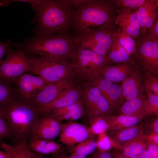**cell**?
Returning <instances> with one entry per match:
<instances>
[{"mask_svg": "<svg viewBox=\"0 0 158 158\" xmlns=\"http://www.w3.org/2000/svg\"><path fill=\"white\" fill-rule=\"evenodd\" d=\"M11 3V0H0V7L8 6Z\"/></svg>", "mask_w": 158, "mask_h": 158, "instance_id": "obj_49", "label": "cell"}, {"mask_svg": "<svg viewBox=\"0 0 158 158\" xmlns=\"http://www.w3.org/2000/svg\"><path fill=\"white\" fill-rule=\"evenodd\" d=\"M113 158H119L117 152L114 154Z\"/></svg>", "mask_w": 158, "mask_h": 158, "instance_id": "obj_52", "label": "cell"}, {"mask_svg": "<svg viewBox=\"0 0 158 158\" xmlns=\"http://www.w3.org/2000/svg\"><path fill=\"white\" fill-rule=\"evenodd\" d=\"M137 11L117 9L114 22L118 28L132 37L136 44L141 39L140 25Z\"/></svg>", "mask_w": 158, "mask_h": 158, "instance_id": "obj_13", "label": "cell"}, {"mask_svg": "<svg viewBox=\"0 0 158 158\" xmlns=\"http://www.w3.org/2000/svg\"><path fill=\"white\" fill-rule=\"evenodd\" d=\"M60 121L48 115L40 117L34 132L42 139L53 141L60 133Z\"/></svg>", "mask_w": 158, "mask_h": 158, "instance_id": "obj_18", "label": "cell"}, {"mask_svg": "<svg viewBox=\"0 0 158 158\" xmlns=\"http://www.w3.org/2000/svg\"><path fill=\"white\" fill-rule=\"evenodd\" d=\"M11 1L12 2H21L28 3L31 5L33 10L35 11L38 6L40 4L41 0H11Z\"/></svg>", "mask_w": 158, "mask_h": 158, "instance_id": "obj_46", "label": "cell"}, {"mask_svg": "<svg viewBox=\"0 0 158 158\" xmlns=\"http://www.w3.org/2000/svg\"><path fill=\"white\" fill-rule=\"evenodd\" d=\"M133 55L145 73L158 75V40H152L145 35L136 43Z\"/></svg>", "mask_w": 158, "mask_h": 158, "instance_id": "obj_9", "label": "cell"}, {"mask_svg": "<svg viewBox=\"0 0 158 158\" xmlns=\"http://www.w3.org/2000/svg\"><path fill=\"white\" fill-rule=\"evenodd\" d=\"M74 11L64 0H41L32 21L37 24L34 33L43 35L70 34Z\"/></svg>", "mask_w": 158, "mask_h": 158, "instance_id": "obj_2", "label": "cell"}, {"mask_svg": "<svg viewBox=\"0 0 158 158\" xmlns=\"http://www.w3.org/2000/svg\"><path fill=\"white\" fill-rule=\"evenodd\" d=\"M158 7L157 0H146L137 11L141 39L145 35L157 17Z\"/></svg>", "mask_w": 158, "mask_h": 158, "instance_id": "obj_17", "label": "cell"}, {"mask_svg": "<svg viewBox=\"0 0 158 158\" xmlns=\"http://www.w3.org/2000/svg\"><path fill=\"white\" fill-rule=\"evenodd\" d=\"M91 158H113L110 153L107 151L99 150L92 154Z\"/></svg>", "mask_w": 158, "mask_h": 158, "instance_id": "obj_45", "label": "cell"}, {"mask_svg": "<svg viewBox=\"0 0 158 158\" xmlns=\"http://www.w3.org/2000/svg\"><path fill=\"white\" fill-rule=\"evenodd\" d=\"M145 133L139 137L120 146L118 149L119 154L126 157L138 155L146 149L147 143L146 140Z\"/></svg>", "mask_w": 158, "mask_h": 158, "instance_id": "obj_26", "label": "cell"}, {"mask_svg": "<svg viewBox=\"0 0 158 158\" xmlns=\"http://www.w3.org/2000/svg\"><path fill=\"white\" fill-rule=\"evenodd\" d=\"M153 40H158V19L157 17L145 35Z\"/></svg>", "mask_w": 158, "mask_h": 158, "instance_id": "obj_41", "label": "cell"}, {"mask_svg": "<svg viewBox=\"0 0 158 158\" xmlns=\"http://www.w3.org/2000/svg\"><path fill=\"white\" fill-rule=\"evenodd\" d=\"M16 96H18L17 90L12 83L0 79V105Z\"/></svg>", "mask_w": 158, "mask_h": 158, "instance_id": "obj_31", "label": "cell"}, {"mask_svg": "<svg viewBox=\"0 0 158 158\" xmlns=\"http://www.w3.org/2000/svg\"><path fill=\"white\" fill-rule=\"evenodd\" d=\"M54 158H88L87 157L78 155H61L59 156Z\"/></svg>", "mask_w": 158, "mask_h": 158, "instance_id": "obj_47", "label": "cell"}, {"mask_svg": "<svg viewBox=\"0 0 158 158\" xmlns=\"http://www.w3.org/2000/svg\"><path fill=\"white\" fill-rule=\"evenodd\" d=\"M98 135L97 142L99 150L107 151L113 147L118 149L119 148V146L106 133H102Z\"/></svg>", "mask_w": 158, "mask_h": 158, "instance_id": "obj_34", "label": "cell"}, {"mask_svg": "<svg viewBox=\"0 0 158 158\" xmlns=\"http://www.w3.org/2000/svg\"><path fill=\"white\" fill-rule=\"evenodd\" d=\"M70 62L75 73L88 81L102 68L110 65L107 56L78 45Z\"/></svg>", "mask_w": 158, "mask_h": 158, "instance_id": "obj_6", "label": "cell"}, {"mask_svg": "<svg viewBox=\"0 0 158 158\" xmlns=\"http://www.w3.org/2000/svg\"><path fill=\"white\" fill-rule=\"evenodd\" d=\"M146 148L150 158H158V146L147 143Z\"/></svg>", "mask_w": 158, "mask_h": 158, "instance_id": "obj_42", "label": "cell"}, {"mask_svg": "<svg viewBox=\"0 0 158 158\" xmlns=\"http://www.w3.org/2000/svg\"><path fill=\"white\" fill-rule=\"evenodd\" d=\"M150 122L145 125L144 124V130H146L148 134L158 133V116L152 118Z\"/></svg>", "mask_w": 158, "mask_h": 158, "instance_id": "obj_40", "label": "cell"}, {"mask_svg": "<svg viewBox=\"0 0 158 158\" xmlns=\"http://www.w3.org/2000/svg\"><path fill=\"white\" fill-rule=\"evenodd\" d=\"M138 155L139 158H150L146 149L144 150Z\"/></svg>", "mask_w": 158, "mask_h": 158, "instance_id": "obj_48", "label": "cell"}, {"mask_svg": "<svg viewBox=\"0 0 158 158\" xmlns=\"http://www.w3.org/2000/svg\"><path fill=\"white\" fill-rule=\"evenodd\" d=\"M41 158H43L42 157Z\"/></svg>", "mask_w": 158, "mask_h": 158, "instance_id": "obj_54", "label": "cell"}, {"mask_svg": "<svg viewBox=\"0 0 158 158\" xmlns=\"http://www.w3.org/2000/svg\"><path fill=\"white\" fill-rule=\"evenodd\" d=\"M97 148V141L92 138H88L74 146L71 155L87 157L92 153Z\"/></svg>", "mask_w": 158, "mask_h": 158, "instance_id": "obj_29", "label": "cell"}, {"mask_svg": "<svg viewBox=\"0 0 158 158\" xmlns=\"http://www.w3.org/2000/svg\"><path fill=\"white\" fill-rule=\"evenodd\" d=\"M112 109L117 107L123 100L121 86L113 83L106 98Z\"/></svg>", "mask_w": 158, "mask_h": 158, "instance_id": "obj_33", "label": "cell"}, {"mask_svg": "<svg viewBox=\"0 0 158 158\" xmlns=\"http://www.w3.org/2000/svg\"><path fill=\"white\" fill-rule=\"evenodd\" d=\"M78 45L103 56H107L114 38L113 26L73 34Z\"/></svg>", "mask_w": 158, "mask_h": 158, "instance_id": "obj_7", "label": "cell"}, {"mask_svg": "<svg viewBox=\"0 0 158 158\" xmlns=\"http://www.w3.org/2000/svg\"><path fill=\"white\" fill-rule=\"evenodd\" d=\"M0 158H9L7 153L5 151H3L0 149Z\"/></svg>", "mask_w": 158, "mask_h": 158, "instance_id": "obj_50", "label": "cell"}, {"mask_svg": "<svg viewBox=\"0 0 158 158\" xmlns=\"http://www.w3.org/2000/svg\"><path fill=\"white\" fill-rule=\"evenodd\" d=\"M90 125L87 128L90 134L98 135L108 131L109 125L105 116H99L90 119Z\"/></svg>", "mask_w": 158, "mask_h": 158, "instance_id": "obj_30", "label": "cell"}, {"mask_svg": "<svg viewBox=\"0 0 158 158\" xmlns=\"http://www.w3.org/2000/svg\"><path fill=\"white\" fill-rule=\"evenodd\" d=\"M27 146L30 150L40 154H56L61 148L59 143L40 138L34 132L27 143Z\"/></svg>", "mask_w": 158, "mask_h": 158, "instance_id": "obj_22", "label": "cell"}, {"mask_svg": "<svg viewBox=\"0 0 158 158\" xmlns=\"http://www.w3.org/2000/svg\"><path fill=\"white\" fill-rule=\"evenodd\" d=\"M130 158H139V157L138 155L134 156L132 157H131Z\"/></svg>", "mask_w": 158, "mask_h": 158, "instance_id": "obj_53", "label": "cell"}, {"mask_svg": "<svg viewBox=\"0 0 158 158\" xmlns=\"http://www.w3.org/2000/svg\"><path fill=\"white\" fill-rule=\"evenodd\" d=\"M107 56L110 65L112 63L117 64L126 62L134 63L132 56L121 46L115 36Z\"/></svg>", "mask_w": 158, "mask_h": 158, "instance_id": "obj_27", "label": "cell"}, {"mask_svg": "<svg viewBox=\"0 0 158 158\" xmlns=\"http://www.w3.org/2000/svg\"><path fill=\"white\" fill-rule=\"evenodd\" d=\"M65 2L71 8L75 10L85 4L88 0H64Z\"/></svg>", "mask_w": 158, "mask_h": 158, "instance_id": "obj_43", "label": "cell"}, {"mask_svg": "<svg viewBox=\"0 0 158 158\" xmlns=\"http://www.w3.org/2000/svg\"><path fill=\"white\" fill-rule=\"evenodd\" d=\"M88 81L90 84L99 90L105 99L114 83L109 80L97 75L92 76Z\"/></svg>", "mask_w": 158, "mask_h": 158, "instance_id": "obj_32", "label": "cell"}, {"mask_svg": "<svg viewBox=\"0 0 158 158\" xmlns=\"http://www.w3.org/2000/svg\"><path fill=\"white\" fill-rule=\"evenodd\" d=\"M116 38L121 46L132 56L135 54L137 45L135 40L130 35L120 28L114 27Z\"/></svg>", "mask_w": 158, "mask_h": 158, "instance_id": "obj_28", "label": "cell"}, {"mask_svg": "<svg viewBox=\"0 0 158 158\" xmlns=\"http://www.w3.org/2000/svg\"><path fill=\"white\" fill-rule=\"evenodd\" d=\"M135 67L134 63L129 62L121 63L113 66L106 65L94 75H98L113 83L122 82Z\"/></svg>", "mask_w": 158, "mask_h": 158, "instance_id": "obj_16", "label": "cell"}, {"mask_svg": "<svg viewBox=\"0 0 158 158\" xmlns=\"http://www.w3.org/2000/svg\"><path fill=\"white\" fill-rule=\"evenodd\" d=\"M146 91L158 96V79L157 76L149 73H145L143 77Z\"/></svg>", "mask_w": 158, "mask_h": 158, "instance_id": "obj_36", "label": "cell"}, {"mask_svg": "<svg viewBox=\"0 0 158 158\" xmlns=\"http://www.w3.org/2000/svg\"><path fill=\"white\" fill-rule=\"evenodd\" d=\"M0 147L7 153L9 158H41L42 157L41 154L29 150L25 141L15 145L2 142L0 143Z\"/></svg>", "mask_w": 158, "mask_h": 158, "instance_id": "obj_24", "label": "cell"}, {"mask_svg": "<svg viewBox=\"0 0 158 158\" xmlns=\"http://www.w3.org/2000/svg\"><path fill=\"white\" fill-rule=\"evenodd\" d=\"M146 140L147 143L158 146V133H152L146 135Z\"/></svg>", "mask_w": 158, "mask_h": 158, "instance_id": "obj_44", "label": "cell"}, {"mask_svg": "<svg viewBox=\"0 0 158 158\" xmlns=\"http://www.w3.org/2000/svg\"><path fill=\"white\" fill-rule=\"evenodd\" d=\"M90 135L87 128L83 125L70 121L61 124L60 141L71 147L89 138Z\"/></svg>", "mask_w": 158, "mask_h": 158, "instance_id": "obj_14", "label": "cell"}, {"mask_svg": "<svg viewBox=\"0 0 158 158\" xmlns=\"http://www.w3.org/2000/svg\"><path fill=\"white\" fill-rule=\"evenodd\" d=\"M147 107L151 115L157 116L158 115V96L151 92L146 91Z\"/></svg>", "mask_w": 158, "mask_h": 158, "instance_id": "obj_38", "label": "cell"}, {"mask_svg": "<svg viewBox=\"0 0 158 158\" xmlns=\"http://www.w3.org/2000/svg\"><path fill=\"white\" fill-rule=\"evenodd\" d=\"M6 55L0 63V79L12 83L16 78L27 71L31 58L20 48L11 50Z\"/></svg>", "mask_w": 158, "mask_h": 158, "instance_id": "obj_8", "label": "cell"}, {"mask_svg": "<svg viewBox=\"0 0 158 158\" xmlns=\"http://www.w3.org/2000/svg\"><path fill=\"white\" fill-rule=\"evenodd\" d=\"M146 0H114L117 9L123 11H136Z\"/></svg>", "mask_w": 158, "mask_h": 158, "instance_id": "obj_35", "label": "cell"}, {"mask_svg": "<svg viewBox=\"0 0 158 158\" xmlns=\"http://www.w3.org/2000/svg\"><path fill=\"white\" fill-rule=\"evenodd\" d=\"M82 92L80 86L66 89L54 100L37 109L40 114H48L54 109L64 107L79 100Z\"/></svg>", "mask_w": 158, "mask_h": 158, "instance_id": "obj_15", "label": "cell"}, {"mask_svg": "<svg viewBox=\"0 0 158 158\" xmlns=\"http://www.w3.org/2000/svg\"><path fill=\"white\" fill-rule=\"evenodd\" d=\"M13 47L26 53L55 61L69 62L78 47L73 33L52 35L34 34L21 43H13Z\"/></svg>", "mask_w": 158, "mask_h": 158, "instance_id": "obj_1", "label": "cell"}, {"mask_svg": "<svg viewBox=\"0 0 158 158\" xmlns=\"http://www.w3.org/2000/svg\"><path fill=\"white\" fill-rule=\"evenodd\" d=\"M145 133L143 124L114 131L109 135L120 146Z\"/></svg>", "mask_w": 158, "mask_h": 158, "instance_id": "obj_23", "label": "cell"}, {"mask_svg": "<svg viewBox=\"0 0 158 158\" xmlns=\"http://www.w3.org/2000/svg\"><path fill=\"white\" fill-rule=\"evenodd\" d=\"M1 105L11 130V138L15 145L23 141L27 143L35 131L40 114L28 100L22 99L19 96Z\"/></svg>", "mask_w": 158, "mask_h": 158, "instance_id": "obj_3", "label": "cell"}, {"mask_svg": "<svg viewBox=\"0 0 158 158\" xmlns=\"http://www.w3.org/2000/svg\"><path fill=\"white\" fill-rule=\"evenodd\" d=\"M117 10L114 0H88L74 11L73 34L113 26Z\"/></svg>", "mask_w": 158, "mask_h": 158, "instance_id": "obj_4", "label": "cell"}, {"mask_svg": "<svg viewBox=\"0 0 158 158\" xmlns=\"http://www.w3.org/2000/svg\"><path fill=\"white\" fill-rule=\"evenodd\" d=\"M105 116L109 125L108 131L109 132L137 125L142 119L135 116L121 114Z\"/></svg>", "mask_w": 158, "mask_h": 158, "instance_id": "obj_25", "label": "cell"}, {"mask_svg": "<svg viewBox=\"0 0 158 158\" xmlns=\"http://www.w3.org/2000/svg\"><path fill=\"white\" fill-rule=\"evenodd\" d=\"M75 86V83L71 79L50 83L28 100L38 109L54 100L64 90Z\"/></svg>", "mask_w": 158, "mask_h": 158, "instance_id": "obj_10", "label": "cell"}, {"mask_svg": "<svg viewBox=\"0 0 158 158\" xmlns=\"http://www.w3.org/2000/svg\"><path fill=\"white\" fill-rule=\"evenodd\" d=\"M82 91L83 101L90 119L96 117V111L102 95L97 87L89 83Z\"/></svg>", "mask_w": 158, "mask_h": 158, "instance_id": "obj_20", "label": "cell"}, {"mask_svg": "<svg viewBox=\"0 0 158 158\" xmlns=\"http://www.w3.org/2000/svg\"><path fill=\"white\" fill-rule=\"evenodd\" d=\"M119 112L121 115L134 116L142 119L150 115L146 98L126 100L121 106Z\"/></svg>", "mask_w": 158, "mask_h": 158, "instance_id": "obj_21", "label": "cell"}, {"mask_svg": "<svg viewBox=\"0 0 158 158\" xmlns=\"http://www.w3.org/2000/svg\"><path fill=\"white\" fill-rule=\"evenodd\" d=\"M14 47L13 42L11 40H8L6 42L0 41V63L2 61L3 57Z\"/></svg>", "mask_w": 158, "mask_h": 158, "instance_id": "obj_39", "label": "cell"}, {"mask_svg": "<svg viewBox=\"0 0 158 158\" xmlns=\"http://www.w3.org/2000/svg\"><path fill=\"white\" fill-rule=\"evenodd\" d=\"M19 97L22 99L28 100L35 96L49 83L40 76L23 74L13 81Z\"/></svg>", "mask_w": 158, "mask_h": 158, "instance_id": "obj_11", "label": "cell"}, {"mask_svg": "<svg viewBox=\"0 0 158 158\" xmlns=\"http://www.w3.org/2000/svg\"><path fill=\"white\" fill-rule=\"evenodd\" d=\"M122 83L121 87L123 100L145 98L143 77L138 66Z\"/></svg>", "mask_w": 158, "mask_h": 158, "instance_id": "obj_12", "label": "cell"}, {"mask_svg": "<svg viewBox=\"0 0 158 158\" xmlns=\"http://www.w3.org/2000/svg\"><path fill=\"white\" fill-rule=\"evenodd\" d=\"M27 72L37 75L49 83L71 79L75 74L70 62L61 61L42 57L30 56Z\"/></svg>", "mask_w": 158, "mask_h": 158, "instance_id": "obj_5", "label": "cell"}, {"mask_svg": "<svg viewBox=\"0 0 158 158\" xmlns=\"http://www.w3.org/2000/svg\"><path fill=\"white\" fill-rule=\"evenodd\" d=\"M117 152L119 158H130L129 157H127L122 156L121 155V154H119L118 152Z\"/></svg>", "mask_w": 158, "mask_h": 158, "instance_id": "obj_51", "label": "cell"}, {"mask_svg": "<svg viewBox=\"0 0 158 158\" xmlns=\"http://www.w3.org/2000/svg\"><path fill=\"white\" fill-rule=\"evenodd\" d=\"M84 111L83 102L80 99L70 104L54 109L48 114L60 121L63 120L73 121L80 118L83 115Z\"/></svg>", "mask_w": 158, "mask_h": 158, "instance_id": "obj_19", "label": "cell"}, {"mask_svg": "<svg viewBox=\"0 0 158 158\" xmlns=\"http://www.w3.org/2000/svg\"><path fill=\"white\" fill-rule=\"evenodd\" d=\"M10 128L4 117L2 105H0V142L7 138H11Z\"/></svg>", "mask_w": 158, "mask_h": 158, "instance_id": "obj_37", "label": "cell"}]
</instances>
